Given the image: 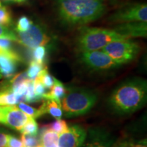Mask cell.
<instances>
[{
	"mask_svg": "<svg viewBox=\"0 0 147 147\" xmlns=\"http://www.w3.org/2000/svg\"><path fill=\"white\" fill-rule=\"evenodd\" d=\"M127 38L112 29L83 27L77 38V47L80 52L102 49L110 42Z\"/></svg>",
	"mask_w": 147,
	"mask_h": 147,
	"instance_id": "277c9868",
	"label": "cell"
},
{
	"mask_svg": "<svg viewBox=\"0 0 147 147\" xmlns=\"http://www.w3.org/2000/svg\"><path fill=\"white\" fill-rule=\"evenodd\" d=\"M17 107L19 108L21 111H23L24 113L26 114L27 116H29V117H32V118L35 119L44 115L43 113H42L40 108L39 109H36V108H33L32 106H29L28 104H25V103L24 102L18 103Z\"/></svg>",
	"mask_w": 147,
	"mask_h": 147,
	"instance_id": "d6986e66",
	"label": "cell"
},
{
	"mask_svg": "<svg viewBox=\"0 0 147 147\" xmlns=\"http://www.w3.org/2000/svg\"><path fill=\"white\" fill-rule=\"evenodd\" d=\"M1 2H0V7H1Z\"/></svg>",
	"mask_w": 147,
	"mask_h": 147,
	"instance_id": "d590c367",
	"label": "cell"
},
{
	"mask_svg": "<svg viewBox=\"0 0 147 147\" xmlns=\"http://www.w3.org/2000/svg\"><path fill=\"white\" fill-rule=\"evenodd\" d=\"M17 42L29 49H34L40 46L47 45L51 38L41 25L33 23L29 30L25 32L18 33Z\"/></svg>",
	"mask_w": 147,
	"mask_h": 147,
	"instance_id": "ba28073f",
	"label": "cell"
},
{
	"mask_svg": "<svg viewBox=\"0 0 147 147\" xmlns=\"http://www.w3.org/2000/svg\"><path fill=\"white\" fill-rule=\"evenodd\" d=\"M34 94L37 98L38 99V100L40 101L42 100L43 95L47 93L46 92V88L42 84L39 78H37V77L34 80Z\"/></svg>",
	"mask_w": 147,
	"mask_h": 147,
	"instance_id": "83f0119b",
	"label": "cell"
},
{
	"mask_svg": "<svg viewBox=\"0 0 147 147\" xmlns=\"http://www.w3.org/2000/svg\"><path fill=\"white\" fill-rule=\"evenodd\" d=\"M25 100L29 103H33L39 101L34 94V80H31L30 79V80H29L28 86H27V90L25 96Z\"/></svg>",
	"mask_w": 147,
	"mask_h": 147,
	"instance_id": "f546056e",
	"label": "cell"
},
{
	"mask_svg": "<svg viewBox=\"0 0 147 147\" xmlns=\"http://www.w3.org/2000/svg\"><path fill=\"white\" fill-rule=\"evenodd\" d=\"M80 59L88 68L97 71L111 70L120 66L106 53L100 50L80 52Z\"/></svg>",
	"mask_w": 147,
	"mask_h": 147,
	"instance_id": "52a82bcc",
	"label": "cell"
},
{
	"mask_svg": "<svg viewBox=\"0 0 147 147\" xmlns=\"http://www.w3.org/2000/svg\"><path fill=\"white\" fill-rule=\"evenodd\" d=\"M12 1H15V2H17V3H21V2H23V1H25V0H12Z\"/></svg>",
	"mask_w": 147,
	"mask_h": 147,
	"instance_id": "836d02e7",
	"label": "cell"
},
{
	"mask_svg": "<svg viewBox=\"0 0 147 147\" xmlns=\"http://www.w3.org/2000/svg\"><path fill=\"white\" fill-rule=\"evenodd\" d=\"M147 100L145 79L132 78L119 84L108 98V106L117 115H129L144 107Z\"/></svg>",
	"mask_w": 147,
	"mask_h": 147,
	"instance_id": "6da1fadb",
	"label": "cell"
},
{
	"mask_svg": "<svg viewBox=\"0 0 147 147\" xmlns=\"http://www.w3.org/2000/svg\"><path fill=\"white\" fill-rule=\"evenodd\" d=\"M7 147H23V145L21 139L20 140L15 136L10 135Z\"/></svg>",
	"mask_w": 147,
	"mask_h": 147,
	"instance_id": "d6a6232c",
	"label": "cell"
},
{
	"mask_svg": "<svg viewBox=\"0 0 147 147\" xmlns=\"http://www.w3.org/2000/svg\"><path fill=\"white\" fill-rule=\"evenodd\" d=\"M113 147H147L146 138L122 140L115 142Z\"/></svg>",
	"mask_w": 147,
	"mask_h": 147,
	"instance_id": "ac0fdd59",
	"label": "cell"
},
{
	"mask_svg": "<svg viewBox=\"0 0 147 147\" xmlns=\"http://www.w3.org/2000/svg\"><path fill=\"white\" fill-rule=\"evenodd\" d=\"M42 69H43L42 64H40L33 60L29 64L28 69L26 72L27 78L31 80H34Z\"/></svg>",
	"mask_w": 147,
	"mask_h": 147,
	"instance_id": "7402d4cb",
	"label": "cell"
},
{
	"mask_svg": "<svg viewBox=\"0 0 147 147\" xmlns=\"http://www.w3.org/2000/svg\"><path fill=\"white\" fill-rule=\"evenodd\" d=\"M37 78H39L46 89H51L54 84L55 78L49 73L47 67H45L40 71V72L37 76Z\"/></svg>",
	"mask_w": 147,
	"mask_h": 147,
	"instance_id": "ffe728a7",
	"label": "cell"
},
{
	"mask_svg": "<svg viewBox=\"0 0 147 147\" xmlns=\"http://www.w3.org/2000/svg\"><path fill=\"white\" fill-rule=\"evenodd\" d=\"M112 24H122L132 22H147L146 3H134L119 8L108 18Z\"/></svg>",
	"mask_w": 147,
	"mask_h": 147,
	"instance_id": "8992f818",
	"label": "cell"
},
{
	"mask_svg": "<svg viewBox=\"0 0 147 147\" xmlns=\"http://www.w3.org/2000/svg\"><path fill=\"white\" fill-rule=\"evenodd\" d=\"M97 101V95L91 90L80 87L66 89L65 96L61 100L63 116L72 118L89 113Z\"/></svg>",
	"mask_w": 147,
	"mask_h": 147,
	"instance_id": "3957f363",
	"label": "cell"
},
{
	"mask_svg": "<svg viewBox=\"0 0 147 147\" xmlns=\"http://www.w3.org/2000/svg\"><path fill=\"white\" fill-rule=\"evenodd\" d=\"M112 29L127 39L140 37L146 38L147 35V24L146 22H132L117 24Z\"/></svg>",
	"mask_w": 147,
	"mask_h": 147,
	"instance_id": "7c38bea8",
	"label": "cell"
},
{
	"mask_svg": "<svg viewBox=\"0 0 147 147\" xmlns=\"http://www.w3.org/2000/svg\"><path fill=\"white\" fill-rule=\"evenodd\" d=\"M21 140L23 147H38L40 146V140L36 136L22 135Z\"/></svg>",
	"mask_w": 147,
	"mask_h": 147,
	"instance_id": "484cf974",
	"label": "cell"
},
{
	"mask_svg": "<svg viewBox=\"0 0 147 147\" xmlns=\"http://www.w3.org/2000/svg\"><path fill=\"white\" fill-rule=\"evenodd\" d=\"M0 38H5L12 41L17 42V36L15 33L2 25H0Z\"/></svg>",
	"mask_w": 147,
	"mask_h": 147,
	"instance_id": "f1b7e54d",
	"label": "cell"
},
{
	"mask_svg": "<svg viewBox=\"0 0 147 147\" xmlns=\"http://www.w3.org/2000/svg\"><path fill=\"white\" fill-rule=\"evenodd\" d=\"M21 57L17 53L12 51L10 53H0V73L3 76H13L16 70L17 63Z\"/></svg>",
	"mask_w": 147,
	"mask_h": 147,
	"instance_id": "4fadbf2b",
	"label": "cell"
},
{
	"mask_svg": "<svg viewBox=\"0 0 147 147\" xmlns=\"http://www.w3.org/2000/svg\"><path fill=\"white\" fill-rule=\"evenodd\" d=\"M115 140L109 132L102 129L93 128L87 131L81 147H113Z\"/></svg>",
	"mask_w": 147,
	"mask_h": 147,
	"instance_id": "8fae6325",
	"label": "cell"
},
{
	"mask_svg": "<svg viewBox=\"0 0 147 147\" xmlns=\"http://www.w3.org/2000/svg\"><path fill=\"white\" fill-rule=\"evenodd\" d=\"M38 147H42V146H40H40H38Z\"/></svg>",
	"mask_w": 147,
	"mask_h": 147,
	"instance_id": "8d00e7d4",
	"label": "cell"
},
{
	"mask_svg": "<svg viewBox=\"0 0 147 147\" xmlns=\"http://www.w3.org/2000/svg\"><path fill=\"white\" fill-rule=\"evenodd\" d=\"M12 23V16L10 12L5 6L0 7V25L7 26Z\"/></svg>",
	"mask_w": 147,
	"mask_h": 147,
	"instance_id": "4316f807",
	"label": "cell"
},
{
	"mask_svg": "<svg viewBox=\"0 0 147 147\" xmlns=\"http://www.w3.org/2000/svg\"><path fill=\"white\" fill-rule=\"evenodd\" d=\"M59 134L51 131L47 126L42 130L40 145L42 147H58Z\"/></svg>",
	"mask_w": 147,
	"mask_h": 147,
	"instance_id": "2e32d148",
	"label": "cell"
},
{
	"mask_svg": "<svg viewBox=\"0 0 147 147\" xmlns=\"http://www.w3.org/2000/svg\"><path fill=\"white\" fill-rule=\"evenodd\" d=\"M38 131V125L36 121V119L31 117L30 119L27 121V123L24 125L20 132L22 134V135L36 136Z\"/></svg>",
	"mask_w": 147,
	"mask_h": 147,
	"instance_id": "44dd1931",
	"label": "cell"
},
{
	"mask_svg": "<svg viewBox=\"0 0 147 147\" xmlns=\"http://www.w3.org/2000/svg\"><path fill=\"white\" fill-rule=\"evenodd\" d=\"M46 55H47V49L44 46L36 47L33 51L34 61L40 64H42V65H43L44 62L45 61Z\"/></svg>",
	"mask_w": 147,
	"mask_h": 147,
	"instance_id": "d4e9b609",
	"label": "cell"
},
{
	"mask_svg": "<svg viewBox=\"0 0 147 147\" xmlns=\"http://www.w3.org/2000/svg\"><path fill=\"white\" fill-rule=\"evenodd\" d=\"M30 118L16 105L0 106V123L12 129L21 131Z\"/></svg>",
	"mask_w": 147,
	"mask_h": 147,
	"instance_id": "9c48e42d",
	"label": "cell"
},
{
	"mask_svg": "<svg viewBox=\"0 0 147 147\" xmlns=\"http://www.w3.org/2000/svg\"><path fill=\"white\" fill-rule=\"evenodd\" d=\"M106 10L104 0H57L59 18L67 25H82L96 21Z\"/></svg>",
	"mask_w": 147,
	"mask_h": 147,
	"instance_id": "7a4b0ae2",
	"label": "cell"
},
{
	"mask_svg": "<svg viewBox=\"0 0 147 147\" xmlns=\"http://www.w3.org/2000/svg\"><path fill=\"white\" fill-rule=\"evenodd\" d=\"M87 131L80 125H73L59 135L58 147H81Z\"/></svg>",
	"mask_w": 147,
	"mask_h": 147,
	"instance_id": "30bf717a",
	"label": "cell"
},
{
	"mask_svg": "<svg viewBox=\"0 0 147 147\" xmlns=\"http://www.w3.org/2000/svg\"><path fill=\"white\" fill-rule=\"evenodd\" d=\"M32 24L33 22L28 17L23 16L18 19L16 29L18 33L25 32L27 30H29V29L32 26Z\"/></svg>",
	"mask_w": 147,
	"mask_h": 147,
	"instance_id": "cb8c5ba5",
	"label": "cell"
},
{
	"mask_svg": "<svg viewBox=\"0 0 147 147\" xmlns=\"http://www.w3.org/2000/svg\"><path fill=\"white\" fill-rule=\"evenodd\" d=\"M102 51L121 65L135 59L140 51V47L136 42L125 39L110 42Z\"/></svg>",
	"mask_w": 147,
	"mask_h": 147,
	"instance_id": "5b68a950",
	"label": "cell"
},
{
	"mask_svg": "<svg viewBox=\"0 0 147 147\" xmlns=\"http://www.w3.org/2000/svg\"><path fill=\"white\" fill-rule=\"evenodd\" d=\"M10 134L0 129V147H7Z\"/></svg>",
	"mask_w": 147,
	"mask_h": 147,
	"instance_id": "1f68e13d",
	"label": "cell"
},
{
	"mask_svg": "<svg viewBox=\"0 0 147 147\" xmlns=\"http://www.w3.org/2000/svg\"><path fill=\"white\" fill-rule=\"evenodd\" d=\"M14 51L12 47V40L0 38V53H5Z\"/></svg>",
	"mask_w": 147,
	"mask_h": 147,
	"instance_id": "4dcf8cb0",
	"label": "cell"
},
{
	"mask_svg": "<svg viewBox=\"0 0 147 147\" xmlns=\"http://www.w3.org/2000/svg\"><path fill=\"white\" fill-rule=\"evenodd\" d=\"M47 127L51 131L58 134L59 135L65 131L68 127L65 121L61 119H57L54 122L51 123V124L48 125Z\"/></svg>",
	"mask_w": 147,
	"mask_h": 147,
	"instance_id": "603a6c76",
	"label": "cell"
},
{
	"mask_svg": "<svg viewBox=\"0 0 147 147\" xmlns=\"http://www.w3.org/2000/svg\"><path fill=\"white\" fill-rule=\"evenodd\" d=\"M1 78H2V75H1V73H0V79H1Z\"/></svg>",
	"mask_w": 147,
	"mask_h": 147,
	"instance_id": "e575fe53",
	"label": "cell"
},
{
	"mask_svg": "<svg viewBox=\"0 0 147 147\" xmlns=\"http://www.w3.org/2000/svg\"><path fill=\"white\" fill-rule=\"evenodd\" d=\"M40 109L44 115L46 113L49 114L56 120L61 119L63 117V112L61 104L53 100L45 99V102L42 104V106H40Z\"/></svg>",
	"mask_w": 147,
	"mask_h": 147,
	"instance_id": "5bb4252c",
	"label": "cell"
},
{
	"mask_svg": "<svg viewBox=\"0 0 147 147\" xmlns=\"http://www.w3.org/2000/svg\"><path fill=\"white\" fill-rule=\"evenodd\" d=\"M19 102L18 97L10 90L0 92V106H14Z\"/></svg>",
	"mask_w": 147,
	"mask_h": 147,
	"instance_id": "e0dca14e",
	"label": "cell"
},
{
	"mask_svg": "<svg viewBox=\"0 0 147 147\" xmlns=\"http://www.w3.org/2000/svg\"><path fill=\"white\" fill-rule=\"evenodd\" d=\"M66 93V88L59 80L55 78V82L53 87H51V91L49 93H46L43 95L42 99H49L53 100L61 104V100L65 96Z\"/></svg>",
	"mask_w": 147,
	"mask_h": 147,
	"instance_id": "9a60e30c",
	"label": "cell"
}]
</instances>
